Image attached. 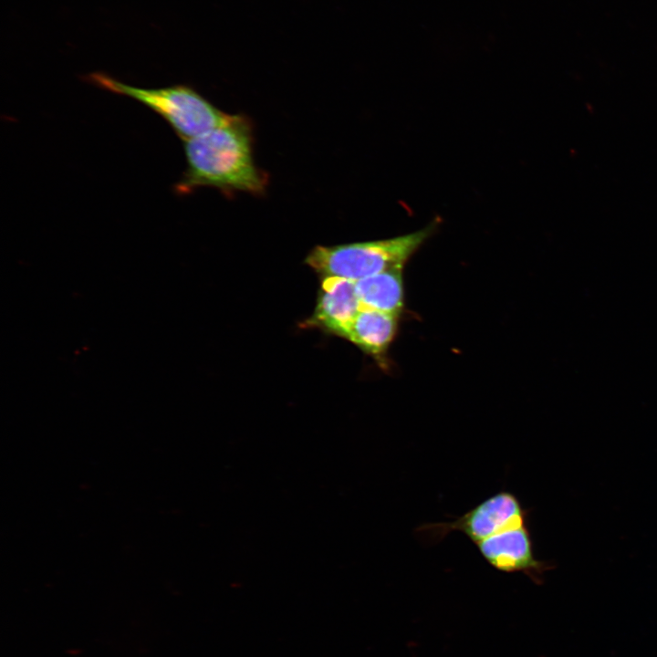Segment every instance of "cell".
Segmentation results:
<instances>
[{"mask_svg":"<svg viewBox=\"0 0 657 657\" xmlns=\"http://www.w3.org/2000/svg\"><path fill=\"white\" fill-rule=\"evenodd\" d=\"M254 143L253 122L244 114H230L224 124L184 141L186 168L175 192L183 195L212 187L227 196L263 195L269 176L256 164Z\"/></svg>","mask_w":657,"mask_h":657,"instance_id":"1","label":"cell"},{"mask_svg":"<svg viewBox=\"0 0 657 657\" xmlns=\"http://www.w3.org/2000/svg\"><path fill=\"white\" fill-rule=\"evenodd\" d=\"M434 227L430 224L417 232L383 240L317 245L308 254L305 263L320 276L358 281L393 268H403Z\"/></svg>","mask_w":657,"mask_h":657,"instance_id":"2","label":"cell"},{"mask_svg":"<svg viewBox=\"0 0 657 657\" xmlns=\"http://www.w3.org/2000/svg\"><path fill=\"white\" fill-rule=\"evenodd\" d=\"M86 78L98 88L131 98L153 110L183 141L224 124L230 117L189 86L138 88L101 72L89 74Z\"/></svg>","mask_w":657,"mask_h":657,"instance_id":"3","label":"cell"},{"mask_svg":"<svg viewBox=\"0 0 657 657\" xmlns=\"http://www.w3.org/2000/svg\"><path fill=\"white\" fill-rule=\"evenodd\" d=\"M529 510L509 490H500L452 521L425 523L415 528L424 542L437 543L454 531L473 543L509 528L528 525Z\"/></svg>","mask_w":657,"mask_h":657,"instance_id":"4","label":"cell"},{"mask_svg":"<svg viewBox=\"0 0 657 657\" xmlns=\"http://www.w3.org/2000/svg\"><path fill=\"white\" fill-rule=\"evenodd\" d=\"M474 545L495 569L521 572L537 584L542 583L544 573L554 568L549 561L537 558L528 525L504 530Z\"/></svg>","mask_w":657,"mask_h":657,"instance_id":"5","label":"cell"},{"mask_svg":"<svg viewBox=\"0 0 657 657\" xmlns=\"http://www.w3.org/2000/svg\"><path fill=\"white\" fill-rule=\"evenodd\" d=\"M360 308L355 281L339 276H321L314 312L303 324L305 328H320L346 339Z\"/></svg>","mask_w":657,"mask_h":657,"instance_id":"6","label":"cell"},{"mask_svg":"<svg viewBox=\"0 0 657 657\" xmlns=\"http://www.w3.org/2000/svg\"><path fill=\"white\" fill-rule=\"evenodd\" d=\"M397 329L398 315L361 308L350 325L346 339L382 362Z\"/></svg>","mask_w":657,"mask_h":657,"instance_id":"7","label":"cell"},{"mask_svg":"<svg viewBox=\"0 0 657 657\" xmlns=\"http://www.w3.org/2000/svg\"><path fill=\"white\" fill-rule=\"evenodd\" d=\"M355 287L361 308L398 316L403 308L402 268H393L355 281Z\"/></svg>","mask_w":657,"mask_h":657,"instance_id":"8","label":"cell"}]
</instances>
